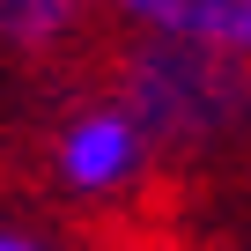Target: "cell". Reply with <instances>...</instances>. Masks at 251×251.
I'll return each mask as SVG.
<instances>
[{
  "label": "cell",
  "mask_w": 251,
  "mask_h": 251,
  "mask_svg": "<svg viewBox=\"0 0 251 251\" xmlns=\"http://www.w3.org/2000/svg\"><path fill=\"white\" fill-rule=\"evenodd\" d=\"M0 251H67L45 222H30V214H8L0 207Z\"/></svg>",
  "instance_id": "5"
},
{
  "label": "cell",
  "mask_w": 251,
  "mask_h": 251,
  "mask_svg": "<svg viewBox=\"0 0 251 251\" xmlns=\"http://www.w3.org/2000/svg\"><path fill=\"white\" fill-rule=\"evenodd\" d=\"M37 177L67 214H126L163 177V148L148 133V118L126 103V89L103 74V81H74L45 111Z\"/></svg>",
  "instance_id": "2"
},
{
  "label": "cell",
  "mask_w": 251,
  "mask_h": 251,
  "mask_svg": "<svg viewBox=\"0 0 251 251\" xmlns=\"http://www.w3.org/2000/svg\"><path fill=\"white\" fill-rule=\"evenodd\" d=\"M103 74L148 118L163 163H214L251 141V67L244 59L163 45V37H118Z\"/></svg>",
  "instance_id": "1"
},
{
  "label": "cell",
  "mask_w": 251,
  "mask_h": 251,
  "mask_svg": "<svg viewBox=\"0 0 251 251\" xmlns=\"http://www.w3.org/2000/svg\"><path fill=\"white\" fill-rule=\"evenodd\" d=\"M111 37H163L200 45L251 67V0H103Z\"/></svg>",
  "instance_id": "3"
},
{
  "label": "cell",
  "mask_w": 251,
  "mask_h": 251,
  "mask_svg": "<svg viewBox=\"0 0 251 251\" xmlns=\"http://www.w3.org/2000/svg\"><path fill=\"white\" fill-rule=\"evenodd\" d=\"M103 23V0H0V67L45 74L74 59Z\"/></svg>",
  "instance_id": "4"
}]
</instances>
